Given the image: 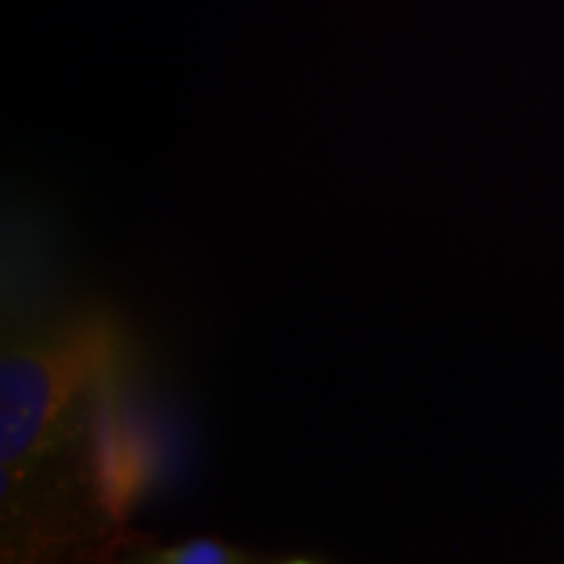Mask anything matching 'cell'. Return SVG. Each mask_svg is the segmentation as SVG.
<instances>
[{"mask_svg": "<svg viewBox=\"0 0 564 564\" xmlns=\"http://www.w3.org/2000/svg\"><path fill=\"white\" fill-rule=\"evenodd\" d=\"M110 337L100 327L74 329L51 345L6 352L0 371V455L9 470L40 453L55 421L89 379L100 377Z\"/></svg>", "mask_w": 564, "mask_h": 564, "instance_id": "obj_1", "label": "cell"}, {"mask_svg": "<svg viewBox=\"0 0 564 564\" xmlns=\"http://www.w3.org/2000/svg\"><path fill=\"white\" fill-rule=\"evenodd\" d=\"M95 468L112 512H123L152 481L158 468L147 423L110 394L100 400L95 419Z\"/></svg>", "mask_w": 564, "mask_h": 564, "instance_id": "obj_2", "label": "cell"}, {"mask_svg": "<svg viewBox=\"0 0 564 564\" xmlns=\"http://www.w3.org/2000/svg\"><path fill=\"white\" fill-rule=\"evenodd\" d=\"M162 560L167 562H178V564H225V562H236L238 552L232 549L217 544V541H192V544L173 549V552L162 554Z\"/></svg>", "mask_w": 564, "mask_h": 564, "instance_id": "obj_3", "label": "cell"}]
</instances>
